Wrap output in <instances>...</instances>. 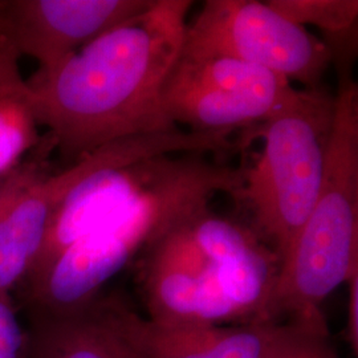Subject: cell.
Listing matches in <instances>:
<instances>
[{
    "instance_id": "7a4b0ae2",
    "label": "cell",
    "mask_w": 358,
    "mask_h": 358,
    "mask_svg": "<svg viewBox=\"0 0 358 358\" xmlns=\"http://www.w3.org/2000/svg\"><path fill=\"white\" fill-rule=\"evenodd\" d=\"M242 180V167L217 164L203 153L167 155L161 173L140 195L19 288L28 313L63 312L88 304L165 232L208 207L217 194L234 196Z\"/></svg>"
},
{
    "instance_id": "4fadbf2b",
    "label": "cell",
    "mask_w": 358,
    "mask_h": 358,
    "mask_svg": "<svg viewBox=\"0 0 358 358\" xmlns=\"http://www.w3.org/2000/svg\"><path fill=\"white\" fill-rule=\"evenodd\" d=\"M267 3L299 26L320 28L322 40L357 32V0H269Z\"/></svg>"
},
{
    "instance_id": "277c9868",
    "label": "cell",
    "mask_w": 358,
    "mask_h": 358,
    "mask_svg": "<svg viewBox=\"0 0 358 358\" xmlns=\"http://www.w3.org/2000/svg\"><path fill=\"white\" fill-rule=\"evenodd\" d=\"M334 94L297 90L294 99L252 129L262 138L255 164L243 169L232 198L248 214V226L284 259L321 192Z\"/></svg>"
},
{
    "instance_id": "9a60e30c",
    "label": "cell",
    "mask_w": 358,
    "mask_h": 358,
    "mask_svg": "<svg viewBox=\"0 0 358 358\" xmlns=\"http://www.w3.org/2000/svg\"><path fill=\"white\" fill-rule=\"evenodd\" d=\"M287 328L266 358H340L329 332L285 322Z\"/></svg>"
},
{
    "instance_id": "e0dca14e",
    "label": "cell",
    "mask_w": 358,
    "mask_h": 358,
    "mask_svg": "<svg viewBox=\"0 0 358 358\" xmlns=\"http://www.w3.org/2000/svg\"><path fill=\"white\" fill-rule=\"evenodd\" d=\"M348 308H346L345 340L355 358L358 357V268L346 280Z\"/></svg>"
},
{
    "instance_id": "3957f363",
    "label": "cell",
    "mask_w": 358,
    "mask_h": 358,
    "mask_svg": "<svg viewBox=\"0 0 358 358\" xmlns=\"http://www.w3.org/2000/svg\"><path fill=\"white\" fill-rule=\"evenodd\" d=\"M321 192L282 259L266 320L327 329L321 306L358 268V87L338 78Z\"/></svg>"
},
{
    "instance_id": "5bb4252c",
    "label": "cell",
    "mask_w": 358,
    "mask_h": 358,
    "mask_svg": "<svg viewBox=\"0 0 358 358\" xmlns=\"http://www.w3.org/2000/svg\"><path fill=\"white\" fill-rule=\"evenodd\" d=\"M53 149L51 137L44 136L41 143L34 150V155H28L13 171L0 177V220L27 187L48 174V155Z\"/></svg>"
},
{
    "instance_id": "7c38bea8",
    "label": "cell",
    "mask_w": 358,
    "mask_h": 358,
    "mask_svg": "<svg viewBox=\"0 0 358 358\" xmlns=\"http://www.w3.org/2000/svg\"><path fill=\"white\" fill-rule=\"evenodd\" d=\"M20 55L0 36V177L19 166L43 141Z\"/></svg>"
},
{
    "instance_id": "8992f818",
    "label": "cell",
    "mask_w": 358,
    "mask_h": 358,
    "mask_svg": "<svg viewBox=\"0 0 358 358\" xmlns=\"http://www.w3.org/2000/svg\"><path fill=\"white\" fill-rule=\"evenodd\" d=\"M180 53L230 56L304 90H320L332 65L322 38L257 0H207L187 24Z\"/></svg>"
},
{
    "instance_id": "9c48e42d",
    "label": "cell",
    "mask_w": 358,
    "mask_h": 358,
    "mask_svg": "<svg viewBox=\"0 0 358 358\" xmlns=\"http://www.w3.org/2000/svg\"><path fill=\"white\" fill-rule=\"evenodd\" d=\"M127 306L103 292L83 307L29 313L27 358H140L125 331Z\"/></svg>"
},
{
    "instance_id": "52a82bcc",
    "label": "cell",
    "mask_w": 358,
    "mask_h": 358,
    "mask_svg": "<svg viewBox=\"0 0 358 358\" xmlns=\"http://www.w3.org/2000/svg\"><path fill=\"white\" fill-rule=\"evenodd\" d=\"M152 0L0 1V36L38 69L62 64L105 32L130 20Z\"/></svg>"
},
{
    "instance_id": "2e32d148",
    "label": "cell",
    "mask_w": 358,
    "mask_h": 358,
    "mask_svg": "<svg viewBox=\"0 0 358 358\" xmlns=\"http://www.w3.org/2000/svg\"><path fill=\"white\" fill-rule=\"evenodd\" d=\"M28 331L17 319L13 297L0 296V358H27Z\"/></svg>"
},
{
    "instance_id": "8fae6325",
    "label": "cell",
    "mask_w": 358,
    "mask_h": 358,
    "mask_svg": "<svg viewBox=\"0 0 358 358\" xmlns=\"http://www.w3.org/2000/svg\"><path fill=\"white\" fill-rule=\"evenodd\" d=\"M170 75L267 103L275 109L291 101L297 92L294 84L282 76L230 56L180 53Z\"/></svg>"
},
{
    "instance_id": "30bf717a",
    "label": "cell",
    "mask_w": 358,
    "mask_h": 358,
    "mask_svg": "<svg viewBox=\"0 0 358 358\" xmlns=\"http://www.w3.org/2000/svg\"><path fill=\"white\" fill-rule=\"evenodd\" d=\"M124 325L140 358H266L287 324L165 327L127 306Z\"/></svg>"
},
{
    "instance_id": "6da1fadb",
    "label": "cell",
    "mask_w": 358,
    "mask_h": 358,
    "mask_svg": "<svg viewBox=\"0 0 358 358\" xmlns=\"http://www.w3.org/2000/svg\"><path fill=\"white\" fill-rule=\"evenodd\" d=\"M190 0H152L62 64L27 80L40 127L73 164L129 137L173 131L162 90L185 44Z\"/></svg>"
},
{
    "instance_id": "ba28073f",
    "label": "cell",
    "mask_w": 358,
    "mask_h": 358,
    "mask_svg": "<svg viewBox=\"0 0 358 358\" xmlns=\"http://www.w3.org/2000/svg\"><path fill=\"white\" fill-rule=\"evenodd\" d=\"M167 155L115 161L83 179L56 210L24 282L36 278L65 248L140 195L161 173Z\"/></svg>"
},
{
    "instance_id": "5b68a950",
    "label": "cell",
    "mask_w": 358,
    "mask_h": 358,
    "mask_svg": "<svg viewBox=\"0 0 358 358\" xmlns=\"http://www.w3.org/2000/svg\"><path fill=\"white\" fill-rule=\"evenodd\" d=\"M227 148L222 133L180 129L129 137L105 145L64 171L38 179L0 220V296L11 297L32 268L51 226L52 217L69 192L96 170L121 159H146L179 153H220Z\"/></svg>"
}]
</instances>
